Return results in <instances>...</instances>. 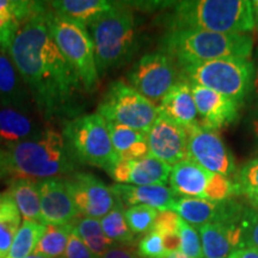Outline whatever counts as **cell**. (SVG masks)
Segmentation results:
<instances>
[{"label": "cell", "instance_id": "6da1fadb", "mask_svg": "<svg viewBox=\"0 0 258 258\" xmlns=\"http://www.w3.org/2000/svg\"><path fill=\"white\" fill-rule=\"evenodd\" d=\"M46 8L22 24L9 54L30 93L32 104L46 121L80 115V79L64 59L47 27Z\"/></svg>", "mask_w": 258, "mask_h": 258}, {"label": "cell", "instance_id": "7a4b0ae2", "mask_svg": "<svg viewBox=\"0 0 258 258\" xmlns=\"http://www.w3.org/2000/svg\"><path fill=\"white\" fill-rule=\"evenodd\" d=\"M78 166L62 134L53 128H44L19 144L0 147V179L64 178Z\"/></svg>", "mask_w": 258, "mask_h": 258}, {"label": "cell", "instance_id": "3957f363", "mask_svg": "<svg viewBox=\"0 0 258 258\" xmlns=\"http://www.w3.org/2000/svg\"><path fill=\"white\" fill-rule=\"evenodd\" d=\"M164 51L179 69L222 57L252 54L253 41L247 34H219L203 30H171L163 40Z\"/></svg>", "mask_w": 258, "mask_h": 258}, {"label": "cell", "instance_id": "277c9868", "mask_svg": "<svg viewBox=\"0 0 258 258\" xmlns=\"http://www.w3.org/2000/svg\"><path fill=\"white\" fill-rule=\"evenodd\" d=\"M172 30L247 34L254 28L252 2L196 0L179 2L172 15Z\"/></svg>", "mask_w": 258, "mask_h": 258}, {"label": "cell", "instance_id": "5b68a950", "mask_svg": "<svg viewBox=\"0 0 258 258\" xmlns=\"http://www.w3.org/2000/svg\"><path fill=\"white\" fill-rule=\"evenodd\" d=\"M88 29L95 47L99 77L123 66L133 57L138 32L133 12L127 6L115 4Z\"/></svg>", "mask_w": 258, "mask_h": 258}, {"label": "cell", "instance_id": "8992f818", "mask_svg": "<svg viewBox=\"0 0 258 258\" xmlns=\"http://www.w3.org/2000/svg\"><path fill=\"white\" fill-rule=\"evenodd\" d=\"M61 134L71 154L79 164L99 167L109 173L120 161L111 144L106 122L97 112L63 121Z\"/></svg>", "mask_w": 258, "mask_h": 258}, {"label": "cell", "instance_id": "52a82bcc", "mask_svg": "<svg viewBox=\"0 0 258 258\" xmlns=\"http://www.w3.org/2000/svg\"><path fill=\"white\" fill-rule=\"evenodd\" d=\"M47 27L64 59L80 79L86 92H95L99 85L95 47L88 29L55 14L48 8L44 11Z\"/></svg>", "mask_w": 258, "mask_h": 258}, {"label": "cell", "instance_id": "ba28073f", "mask_svg": "<svg viewBox=\"0 0 258 258\" xmlns=\"http://www.w3.org/2000/svg\"><path fill=\"white\" fill-rule=\"evenodd\" d=\"M180 77L241 103L253 84L254 66L244 57H222L182 67Z\"/></svg>", "mask_w": 258, "mask_h": 258}, {"label": "cell", "instance_id": "9c48e42d", "mask_svg": "<svg viewBox=\"0 0 258 258\" xmlns=\"http://www.w3.org/2000/svg\"><path fill=\"white\" fill-rule=\"evenodd\" d=\"M97 114L105 122L148 133L158 117V108L128 83L118 79L110 84L102 97Z\"/></svg>", "mask_w": 258, "mask_h": 258}, {"label": "cell", "instance_id": "30bf717a", "mask_svg": "<svg viewBox=\"0 0 258 258\" xmlns=\"http://www.w3.org/2000/svg\"><path fill=\"white\" fill-rule=\"evenodd\" d=\"M169 183L176 195L182 198L219 202L238 194L234 182L227 177L211 172L189 159L172 166Z\"/></svg>", "mask_w": 258, "mask_h": 258}, {"label": "cell", "instance_id": "8fae6325", "mask_svg": "<svg viewBox=\"0 0 258 258\" xmlns=\"http://www.w3.org/2000/svg\"><path fill=\"white\" fill-rule=\"evenodd\" d=\"M129 85L157 108L178 82L175 63L165 53H150L141 56L127 74Z\"/></svg>", "mask_w": 258, "mask_h": 258}, {"label": "cell", "instance_id": "7c38bea8", "mask_svg": "<svg viewBox=\"0 0 258 258\" xmlns=\"http://www.w3.org/2000/svg\"><path fill=\"white\" fill-rule=\"evenodd\" d=\"M185 131L188 134L186 152L189 160L224 177L233 175L234 157L218 132L202 127L199 122L186 127Z\"/></svg>", "mask_w": 258, "mask_h": 258}, {"label": "cell", "instance_id": "4fadbf2b", "mask_svg": "<svg viewBox=\"0 0 258 258\" xmlns=\"http://www.w3.org/2000/svg\"><path fill=\"white\" fill-rule=\"evenodd\" d=\"M63 180L74 206L82 217L102 219L118 201L110 186L92 173L76 171L64 177Z\"/></svg>", "mask_w": 258, "mask_h": 258}, {"label": "cell", "instance_id": "5bb4252c", "mask_svg": "<svg viewBox=\"0 0 258 258\" xmlns=\"http://www.w3.org/2000/svg\"><path fill=\"white\" fill-rule=\"evenodd\" d=\"M147 144L148 154L170 166L188 159V134L185 128L161 114H158L156 122L147 133Z\"/></svg>", "mask_w": 258, "mask_h": 258}, {"label": "cell", "instance_id": "9a60e30c", "mask_svg": "<svg viewBox=\"0 0 258 258\" xmlns=\"http://www.w3.org/2000/svg\"><path fill=\"white\" fill-rule=\"evenodd\" d=\"M243 206L232 200L226 201H206L200 199L180 198L173 205L172 211L192 227L214 222H224L240 218Z\"/></svg>", "mask_w": 258, "mask_h": 258}, {"label": "cell", "instance_id": "2e32d148", "mask_svg": "<svg viewBox=\"0 0 258 258\" xmlns=\"http://www.w3.org/2000/svg\"><path fill=\"white\" fill-rule=\"evenodd\" d=\"M190 86L200 125L217 132L237 118L240 103L203 86L195 84H190Z\"/></svg>", "mask_w": 258, "mask_h": 258}, {"label": "cell", "instance_id": "e0dca14e", "mask_svg": "<svg viewBox=\"0 0 258 258\" xmlns=\"http://www.w3.org/2000/svg\"><path fill=\"white\" fill-rule=\"evenodd\" d=\"M41 198V222L44 225H71L79 217L63 178L37 180Z\"/></svg>", "mask_w": 258, "mask_h": 258}, {"label": "cell", "instance_id": "ac0fdd59", "mask_svg": "<svg viewBox=\"0 0 258 258\" xmlns=\"http://www.w3.org/2000/svg\"><path fill=\"white\" fill-rule=\"evenodd\" d=\"M169 164L164 163L151 154L135 160H120L109 176L118 184L154 185L169 182L171 173Z\"/></svg>", "mask_w": 258, "mask_h": 258}, {"label": "cell", "instance_id": "d6986e66", "mask_svg": "<svg viewBox=\"0 0 258 258\" xmlns=\"http://www.w3.org/2000/svg\"><path fill=\"white\" fill-rule=\"evenodd\" d=\"M239 220L240 218L214 222L199 228L203 258H228L232 251L240 249L241 228Z\"/></svg>", "mask_w": 258, "mask_h": 258}, {"label": "cell", "instance_id": "ffe728a7", "mask_svg": "<svg viewBox=\"0 0 258 258\" xmlns=\"http://www.w3.org/2000/svg\"><path fill=\"white\" fill-rule=\"evenodd\" d=\"M31 110L0 104V146L8 147L36 137L43 131Z\"/></svg>", "mask_w": 258, "mask_h": 258}, {"label": "cell", "instance_id": "44dd1931", "mask_svg": "<svg viewBox=\"0 0 258 258\" xmlns=\"http://www.w3.org/2000/svg\"><path fill=\"white\" fill-rule=\"evenodd\" d=\"M112 192L128 206H147L158 212L172 211L177 195L172 189L164 184L154 185H110Z\"/></svg>", "mask_w": 258, "mask_h": 258}, {"label": "cell", "instance_id": "7402d4cb", "mask_svg": "<svg viewBox=\"0 0 258 258\" xmlns=\"http://www.w3.org/2000/svg\"><path fill=\"white\" fill-rule=\"evenodd\" d=\"M46 8V3L0 0V51H9L22 24Z\"/></svg>", "mask_w": 258, "mask_h": 258}, {"label": "cell", "instance_id": "603a6c76", "mask_svg": "<svg viewBox=\"0 0 258 258\" xmlns=\"http://www.w3.org/2000/svg\"><path fill=\"white\" fill-rule=\"evenodd\" d=\"M158 114L184 128L198 123V110L190 84L179 79L160 102Z\"/></svg>", "mask_w": 258, "mask_h": 258}, {"label": "cell", "instance_id": "cb8c5ba5", "mask_svg": "<svg viewBox=\"0 0 258 258\" xmlns=\"http://www.w3.org/2000/svg\"><path fill=\"white\" fill-rule=\"evenodd\" d=\"M0 104L31 110V97L9 51H0Z\"/></svg>", "mask_w": 258, "mask_h": 258}, {"label": "cell", "instance_id": "d4e9b609", "mask_svg": "<svg viewBox=\"0 0 258 258\" xmlns=\"http://www.w3.org/2000/svg\"><path fill=\"white\" fill-rule=\"evenodd\" d=\"M47 4L53 12L88 29L97 18L109 11L115 3L106 0H57Z\"/></svg>", "mask_w": 258, "mask_h": 258}, {"label": "cell", "instance_id": "484cf974", "mask_svg": "<svg viewBox=\"0 0 258 258\" xmlns=\"http://www.w3.org/2000/svg\"><path fill=\"white\" fill-rule=\"evenodd\" d=\"M106 125L118 159L135 160L148 156L147 133L110 122H106Z\"/></svg>", "mask_w": 258, "mask_h": 258}, {"label": "cell", "instance_id": "4316f807", "mask_svg": "<svg viewBox=\"0 0 258 258\" xmlns=\"http://www.w3.org/2000/svg\"><path fill=\"white\" fill-rule=\"evenodd\" d=\"M14 198L23 220L41 222V198L37 180L14 178L8 189Z\"/></svg>", "mask_w": 258, "mask_h": 258}, {"label": "cell", "instance_id": "83f0119b", "mask_svg": "<svg viewBox=\"0 0 258 258\" xmlns=\"http://www.w3.org/2000/svg\"><path fill=\"white\" fill-rule=\"evenodd\" d=\"M22 215L9 190L0 192V258H5L21 227Z\"/></svg>", "mask_w": 258, "mask_h": 258}, {"label": "cell", "instance_id": "f1b7e54d", "mask_svg": "<svg viewBox=\"0 0 258 258\" xmlns=\"http://www.w3.org/2000/svg\"><path fill=\"white\" fill-rule=\"evenodd\" d=\"M72 230L76 232L96 257L101 258L114 245L109 240L102 230L101 220L79 215L72 224Z\"/></svg>", "mask_w": 258, "mask_h": 258}, {"label": "cell", "instance_id": "f546056e", "mask_svg": "<svg viewBox=\"0 0 258 258\" xmlns=\"http://www.w3.org/2000/svg\"><path fill=\"white\" fill-rule=\"evenodd\" d=\"M99 220H101L102 230L109 240H111L114 244L134 246L137 235L128 227L124 217L123 202L120 199L115 207Z\"/></svg>", "mask_w": 258, "mask_h": 258}, {"label": "cell", "instance_id": "4dcf8cb0", "mask_svg": "<svg viewBox=\"0 0 258 258\" xmlns=\"http://www.w3.org/2000/svg\"><path fill=\"white\" fill-rule=\"evenodd\" d=\"M72 225H46V230L38 240L34 253L49 258H63Z\"/></svg>", "mask_w": 258, "mask_h": 258}, {"label": "cell", "instance_id": "1f68e13d", "mask_svg": "<svg viewBox=\"0 0 258 258\" xmlns=\"http://www.w3.org/2000/svg\"><path fill=\"white\" fill-rule=\"evenodd\" d=\"M46 230V225L23 220L5 258H25L34 253L35 247Z\"/></svg>", "mask_w": 258, "mask_h": 258}, {"label": "cell", "instance_id": "d6a6232c", "mask_svg": "<svg viewBox=\"0 0 258 258\" xmlns=\"http://www.w3.org/2000/svg\"><path fill=\"white\" fill-rule=\"evenodd\" d=\"M180 218L173 211L158 212L152 231H156L163 237L164 246L167 254L179 251L180 239L178 234V225Z\"/></svg>", "mask_w": 258, "mask_h": 258}, {"label": "cell", "instance_id": "836d02e7", "mask_svg": "<svg viewBox=\"0 0 258 258\" xmlns=\"http://www.w3.org/2000/svg\"><path fill=\"white\" fill-rule=\"evenodd\" d=\"M158 211L147 206H132L124 211L128 227L135 235L147 234L152 231Z\"/></svg>", "mask_w": 258, "mask_h": 258}, {"label": "cell", "instance_id": "e575fe53", "mask_svg": "<svg viewBox=\"0 0 258 258\" xmlns=\"http://www.w3.org/2000/svg\"><path fill=\"white\" fill-rule=\"evenodd\" d=\"M234 184L238 194H243L247 199L258 196V158L249 160L240 167Z\"/></svg>", "mask_w": 258, "mask_h": 258}, {"label": "cell", "instance_id": "d590c367", "mask_svg": "<svg viewBox=\"0 0 258 258\" xmlns=\"http://www.w3.org/2000/svg\"><path fill=\"white\" fill-rule=\"evenodd\" d=\"M178 234L180 239V252L189 258H203L201 239H200V234L195 227L180 219Z\"/></svg>", "mask_w": 258, "mask_h": 258}, {"label": "cell", "instance_id": "8d00e7d4", "mask_svg": "<svg viewBox=\"0 0 258 258\" xmlns=\"http://www.w3.org/2000/svg\"><path fill=\"white\" fill-rule=\"evenodd\" d=\"M241 247L258 250V211L252 207H244L240 215Z\"/></svg>", "mask_w": 258, "mask_h": 258}, {"label": "cell", "instance_id": "74e56055", "mask_svg": "<svg viewBox=\"0 0 258 258\" xmlns=\"http://www.w3.org/2000/svg\"><path fill=\"white\" fill-rule=\"evenodd\" d=\"M138 253L141 258H165L167 252L163 237L156 231H150L139 241Z\"/></svg>", "mask_w": 258, "mask_h": 258}, {"label": "cell", "instance_id": "f35d334b", "mask_svg": "<svg viewBox=\"0 0 258 258\" xmlns=\"http://www.w3.org/2000/svg\"><path fill=\"white\" fill-rule=\"evenodd\" d=\"M63 258H98L93 254L88 246L84 244L76 232L72 230L70 234L69 243H67L66 252Z\"/></svg>", "mask_w": 258, "mask_h": 258}, {"label": "cell", "instance_id": "ab89813d", "mask_svg": "<svg viewBox=\"0 0 258 258\" xmlns=\"http://www.w3.org/2000/svg\"><path fill=\"white\" fill-rule=\"evenodd\" d=\"M101 258H141L134 246L114 244Z\"/></svg>", "mask_w": 258, "mask_h": 258}, {"label": "cell", "instance_id": "60d3db41", "mask_svg": "<svg viewBox=\"0 0 258 258\" xmlns=\"http://www.w3.org/2000/svg\"><path fill=\"white\" fill-rule=\"evenodd\" d=\"M228 258H258V250L251 247H240L232 251Z\"/></svg>", "mask_w": 258, "mask_h": 258}, {"label": "cell", "instance_id": "b9f144b4", "mask_svg": "<svg viewBox=\"0 0 258 258\" xmlns=\"http://www.w3.org/2000/svg\"><path fill=\"white\" fill-rule=\"evenodd\" d=\"M251 127H252V133L254 135V138L258 140V112L257 115L252 118V122H251Z\"/></svg>", "mask_w": 258, "mask_h": 258}, {"label": "cell", "instance_id": "7bdbcfd3", "mask_svg": "<svg viewBox=\"0 0 258 258\" xmlns=\"http://www.w3.org/2000/svg\"><path fill=\"white\" fill-rule=\"evenodd\" d=\"M252 11H253L254 25L257 27V31H258V0H256V2H252Z\"/></svg>", "mask_w": 258, "mask_h": 258}, {"label": "cell", "instance_id": "ee69618b", "mask_svg": "<svg viewBox=\"0 0 258 258\" xmlns=\"http://www.w3.org/2000/svg\"><path fill=\"white\" fill-rule=\"evenodd\" d=\"M253 88H254V92L258 96V55H257V71L254 73V78H253Z\"/></svg>", "mask_w": 258, "mask_h": 258}, {"label": "cell", "instance_id": "f6af8a7d", "mask_svg": "<svg viewBox=\"0 0 258 258\" xmlns=\"http://www.w3.org/2000/svg\"><path fill=\"white\" fill-rule=\"evenodd\" d=\"M165 258H189V257H186L185 254H183L182 252H180V251H176V252L167 254Z\"/></svg>", "mask_w": 258, "mask_h": 258}, {"label": "cell", "instance_id": "bcb514c9", "mask_svg": "<svg viewBox=\"0 0 258 258\" xmlns=\"http://www.w3.org/2000/svg\"><path fill=\"white\" fill-rule=\"evenodd\" d=\"M249 201L251 203V206H252V208H254V209H256V211H258V196L249 198Z\"/></svg>", "mask_w": 258, "mask_h": 258}, {"label": "cell", "instance_id": "7dc6e473", "mask_svg": "<svg viewBox=\"0 0 258 258\" xmlns=\"http://www.w3.org/2000/svg\"><path fill=\"white\" fill-rule=\"evenodd\" d=\"M25 258H49V257L42 256V254H37V253H31L30 256H28V257H25Z\"/></svg>", "mask_w": 258, "mask_h": 258}]
</instances>
